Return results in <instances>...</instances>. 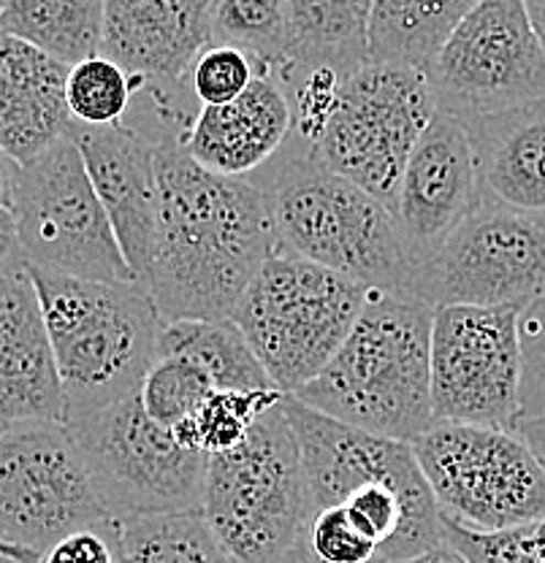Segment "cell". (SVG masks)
I'll return each mask as SVG.
<instances>
[{"instance_id": "1", "label": "cell", "mask_w": 545, "mask_h": 563, "mask_svg": "<svg viewBox=\"0 0 545 563\" xmlns=\"http://www.w3.org/2000/svg\"><path fill=\"white\" fill-rule=\"evenodd\" d=\"M157 225L146 292L163 322L228 320L277 250L261 185L198 166L179 133L155 139Z\"/></svg>"}, {"instance_id": "2", "label": "cell", "mask_w": 545, "mask_h": 563, "mask_svg": "<svg viewBox=\"0 0 545 563\" xmlns=\"http://www.w3.org/2000/svg\"><path fill=\"white\" fill-rule=\"evenodd\" d=\"M283 87L293 106L291 141L394 209L404 166L437 114L424 70L369 60L348 79L307 74Z\"/></svg>"}, {"instance_id": "3", "label": "cell", "mask_w": 545, "mask_h": 563, "mask_svg": "<svg viewBox=\"0 0 545 563\" xmlns=\"http://www.w3.org/2000/svg\"><path fill=\"white\" fill-rule=\"evenodd\" d=\"M435 307L413 292H369L353 331L293 398L374 437L413 444L432 412Z\"/></svg>"}, {"instance_id": "4", "label": "cell", "mask_w": 545, "mask_h": 563, "mask_svg": "<svg viewBox=\"0 0 545 563\" xmlns=\"http://www.w3.org/2000/svg\"><path fill=\"white\" fill-rule=\"evenodd\" d=\"M263 187L277 250L331 268L369 292H410L413 261L385 203L328 172L288 139L250 176Z\"/></svg>"}, {"instance_id": "5", "label": "cell", "mask_w": 545, "mask_h": 563, "mask_svg": "<svg viewBox=\"0 0 545 563\" xmlns=\"http://www.w3.org/2000/svg\"><path fill=\"white\" fill-rule=\"evenodd\" d=\"M66 396L63 420L137 396L157 357L163 317L137 282H92L28 266Z\"/></svg>"}, {"instance_id": "6", "label": "cell", "mask_w": 545, "mask_h": 563, "mask_svg": "<svg viewBox=\"0 0 545 563\" xmlns=\"http://www.w3.org/2000/svg\"><path fill=\"white\" fill-rule=\"evenodd\" d=\"M369 290L331 268L274 250L239 298L231 320L283 396L313 383L342 347Z\"/></svg>"}, {"instance_id": "7", "label": "cell", "mask_w": 545, "mask_h": 563, "mask_svg": "<svg viewBox=\"0 0 545 563\" xmlns=\"http://www.w3.org/2000/svg\"><path fill=\"white\" fill-rule=\"evenodd\" d=\"M304 483L283 401L239 448L207 457L201 515L233 563H280L302 523Z\"/></svg>"}, {"instance_id": "8", "label": "cell", "mask_w": 545, "mask_h": 563, "mask_svg": "<svg viewBox=\"0 0 545 563\" xmlns=\"http://www.w3.org/2000/svg\"><path fill=\"white\" fill-rule=\"evenodd\" d=\"M115 520L201 512L207 455L193 453L131 398L63 420Z\"/></svg>"}, {"instance_id": "9", "label": "cell", "mask_w": 545, "mask_h": 563, "mask_svg": "<svg viewBox=\"0 0 545 563\" xmlns=\"http://www.w3.org/2000/svg\"><path fill=\"white\" fill-rule=\"evenodd\" d=\"M413 453L443 518L480 533L545 520V468L515 431L435 422Z\"/></svg>"}, {"instance_id": "10", "label": "cell", "mask_w": 545, "mask_h": 563, "mask_svg": "<svg viewBox=\"0 0 545 563\" xmlns=\"http://www.w3.org/2000/svg\"><path fill=\"white\" fill-rule=\"evenodd\" d=\"M11 211L25 266L76 279L133 282L72 136L22 163Z\"/></svg>"}, {"instance_id": "11", "label": "cell", "mask_w": 545, "mask_h": 563, "mask_svg": "<svg viewBox=\"0 0 545 563\" xmlns=\"http://www.w3.org/2000/svg\"><path fill=\"white\" fill-rule=\"evenodd\" d=\"M115 520L61 420L0 431V542L41 555L79 528Z\"/></svg>"}, {"instance_id": "12", "label": "cell", "mask_w": 545, "mask_h": 563, "mask_svg": "<svg viewBox=\"0 0 545 563\" xmlns=\"http://www.w3.org/2000/svg\"><path fill=\"white\" fill-rule=\"evenodd\" d=\"M429 307L526 309L545 296V222L480 198L410 279Z\"/></svg>"}, {"instance_id": "13", "label": "cell", "mask_w": 545, "mask_h": 563, "mask_svg": "<svg viewBox=\"0 0 545 563\" xmlns=\"http://www.w3.org/2000/svg\"><path fill=\"white\" fill-rule=\"evenodd\" d=\"M437 111L461 122L545 98V52L524 0H480L424 68Z\"/></svg>"}, {"instance_id": "14", "label": "cell", "mask_w": 545, "mask_h": 563, "mask_svg": "<svg viewBox=\"0 0 545 563\" xmlns=\"http://www.w3.org/2000/svg\"><path fill=\"white\" fill-rule=\"evenodd\" d=\"M513 307H439L432 320L435 422L513 431L521 418V339Z\"/></svg>"}, {"instance_id": "15", "label": "cell", "mask_w": 545, "mask_h": 563, "mask_svg": "<svg viewBox=\"0 0 545 563\" xmlns=\"http://www.w3.org/2000/svg\"><path fill=\"white\" fill-rule=\"evenodd\" d=\"M478 203L480 185L470 133L465 122L437 111L404 166L391 209L413 272L435 255Z\"/></svg>"}, {"instance_id": "16", "label": "cell", "mask_w": 545, "mask_h": 563, "mask_svg": "<svg viewBox=\"0 0 545 563\" xmlns=\"http://www.w3.org/2000/svg\"><path fill=\"white\" fill-rule=\"evenodd\" d=\"M68 136L76 141L115 228L117 244L131 266L133 282L146 290L157 225V172L155 139L126 125L87 128L72 125Z\"/></svg>"}, {"instance_id": "17", "label": "cell", "mask_w": 545, "mask_h": 563, "mask_svg": "<svg viewBox=\"0 0 545 563\" xmlns=\"http://www.w3.org/2000/svg\"><path fill=\"white\" fill-rule=\"evenodd\" d=\"M207 46L209 0H107L103 49L142 90L166 96L190 76Z\"/></svg>"}, {"instance_id": "18", "label": "cell", "mask_w": 545, "mask_h": 563, "mask_svg": "<svg viewBox=\"0 0 545 563\" xmlns=\"http://www.w3.org/2000/svg\"><path fill=\"white\" fill-rule=\"evenodd\" d=\"M61 374L36 285L25 268L0 274V426L61 420Z\"/></svg>"}, {"instance_id": "19", "label": "cell", "mask_w": 545, "mask_h": 563, "mask_svg": "<svg viewBox=\"0 0 545 563\" xmlns=\"http://www.w3.org/2000/svg\"><path fill=\"white\" fill-rule=\"evenodd\" d=\"M291 133L288 92L274 76L258 74L237 101L201 106L179 131V141L207 172L250 179L280 155Z\"/></svg>"}, {"instance_id": "20", "label": "cell", "mask_w": 545, "mask_h": 563, "mask_svg": "<svg viewBox=\"0 0 545 563\" xmlns=\"http://www.w3.org/2000/svg\"><path fill=\"white\" fill-rule=\"evenodd\" d=\"M68 66L0 31V150L22 163L68 136Z\"/></svg>"}, {"instance_id": "21", "label": "cell", "mask_w": 545, "mask_h": 563, "mask_svg": "<svg viewBox=\"0 0 545 563\" xmlns=\"http://www.w3.org/2000/svg\"><path fill=\"white\" fill-rule=\"evenodd\" d=\"M480 198L545 222V98L465 122Z\"/></svg>"}, {"instance_id": "22", "label": "cell", "mask_w": 545, "mask_h": 563, "mask_svg": "<svg viewBox=\"0 0 545 563\" xmlns=\"http://www.w3.org/2000/svg\"><path fill=\"white\" fill-rule=\"evenodd\" d=\"M372 0H288L285 66L269 74L285 85L307 74H350L372 60L369 55Z\"/></svg>"}, {"instance_id": "23", "label": "cell", "mask_w": 545, "mask_h": 563, "mask_svg": "<svg viewBox=\"0 0 545 563\" xmlns=\"http://www.w3.org/2000/svg\"><path fill=\"white\" fill-rule=\"evenodd\" d=\"M480 0H372L369 55L424 70Z\"/></svg>"}, {"instance_id": "24", "label": "cell", "mask_w": 545, "mask_h": 563, "mask_svg": "<svg viewBox=\"0 0 545 563\" xmlns=\"http://www.w3.org/2000/svg\"><path fill=\"white\" fill-rule=\"evenodd\" d=\"M103 3L107 0H6L0 31L72 68L101 55Z\"/></svg>"}, {"instance_id": "25", "label": "cell", "mask_w": 545, "mask_h": 563, "mask_svg": "<svg viewBox=\"0 0 545 563\" xmlns=\"http://www.w3.org/2000/svg\"><path fill=\"white\" fill-rule=\"evenodd\" d=\"M157 355L187 357L209 374L218 390H277L231 317L163 322Z\"/></svg>"}, {"instance_id": "26", "label": "cell", "mask_w": 545, "mask_h": 563, "mask_svg": "<svg viewBox=\"0 0 545 563\" xmlns=\"http://www.w3.org/2000/svg\"><path fill=\"white\" fill-rule=\"evenodd\" d=\"M122 563H233L201 512L120 520Z\"/></svg>"}, {"instance_id": "27", "label": "cell", "mask_w": 545, "mask_h": 563, "mask_svg": "<svg viewBox=\"0 0 545 563\" xmlns=\"http://www.w3.org/2000/svg\"><path fill=\"white\" fill-rule=\"evenodd\" d=\"M212 44L242 49L261 74H277L288 49V0H209Z\"/></svg>"}, {"instance_id": "28", "label": "cell", "mask_w": 545, "mask_h": 563, "mask_svg": "<svg viewBox=\"0 0 545 563\" xmlns=\"http://www.w3.org/2000/svg\"><path fill=\"white\" fill-rule=\"evenodd\" d=\"M277 390H215L193 418L172 428L187 450L220 455L239 448L269 409L283 401Z\"/></svg>"}, {"instance_id": "29", "label": "cell", "mask_w": 545, "mask_h": 563, "mask_svg": "<svg viewBox=\"0 0 545 563\" xmlns=\"http://www.w3.org/2000/svg\"><path fill=\"white\" fill-rule=\"evenodd\" d=\"M139 90H142V85L133 76H128L115 60L96 55L68 68V114L76 125H120Z\"/></svg>"}, {"instance_id": "30", "label": "cell", "mask_w": 545, "mask_h": 563, "mask_svg": "<svg viewBox=\"0 0 545 563\" xmlns=\"http://www.w3.org/2000/svg\"><path fill=\"white\" fill-rule=\"evenodd\" d=\"M215 390L218 387L209 374L193 361L157 355L139 387V401L152 420L166 428H177L179 422L193 418Z\"/></svg>"}, {"instance_id": "31", "label": "cell", "mask_w": 545, "mask_h": 563, "mask_svg": "<svg viewBox=\"0 0 545 563\" xmlns=\"http://www.w3.org/2000/svg\"><path fill=\"white\" fill-rule=\"evenodd\" d=\"M443 531L470 563H545V520L480 533L443 518Z\"/></svg>"}, {"instance_id": "32", "label": "cell", "mask_w": 545, "mask_h": 563, "mask_svg": "<svg viewBox=\"0 0 545 563\" xmlns=\"http://www.w3.org/2000/svg\"><path fill=\"white\" fill-rule=\"evenodd\" d=\"M261 74L255 60L233 46L212 44L198 55L190 68V90L201 106H226L237 101L250 81Z\"/></svg>"}, {"instance_id": "33", "label": "cell", "mask_w": 545, "mask_h": 563, "mask_svg": "<svg viewBox=\"0 0 545 563\" xmlns=\"http://www.w3.org/2000/svg\"><path fill=\"white\" fill-rule=\"evenodd\" d=\"M521 418H537L545 412V296L521 309Z\"/></svg>"}, {"instance_id": "34", "label": "cell", "mask_w": 545, "mask_h": 563, "mask_svg": "<svg viewBox=\"0 0 545 563\" xmlns=\"http://www.w3.org/2000/svg\"><path fill=\"white\" fill-rule=\"evenodd\" d=\"M39 563H122L120 520L87 526L46 548Z\"/></svg>"}, {"instance_id": "35", "label": "cell", "mask_w": 545, "mask_h": 563, "mask_svg": "<svg viewBox=\"0 0 545 563\" xmlns=\"http://www.w3.org/2000/svg\"><path fill=\"white\" fill-rule=\"evenodd\" d=\"M17 268H25L17 217L9 207H0V274L17 272Z\"/></svg>"}, {"instance_id": "36", "label": "cell", "mask_w": 545, "mask_h": 563, "mask_svg": "<svg viewBox=\"0 0 545 563\" xmlns=\"http://www.w3.org/2000/svg\"><path fill=\"white\" fill-rule=\"evenodd\" d=\"M513 431L519 433L526 444H530V450L535 453L537 461H541V466L545 468V412L537 415V418L519 420L515 422Z\"/></svg>"}, {"instance_id": "37", "label": "cell", "mask_w": 545, "mask_h": 563, "mask_svg": "<svg viewBox=\"0 0 545 563\" xmlns=\"http://www.w3.org/2000/svg\"><path fill=\"white\" fill-rule=\"evenodd\" d=\"M17 174H20V163L11 161V157L0 150V207H14Z\"/></svg>"}, {"instance_id": "38", "label": "cell", "mask_w": 545, "mask_h": 563, "mask_svg": "<svg viewBox=\"0 0 545 563\" xmlns=\"http://www.w3.org/2000/svg\"><path fill=\"white\" fill-rule=\"evenodd\" d=\"M394 563H470V561H467L465 555H461L459 550H456L454 544L448 542V539H443L437 548L426 550V553L413 555V559H402V561H394Z\"/></svg>"}, {"instance_id": "39", "label": "cell", "mask_w": 545, "mask_h": 563, "mask_svg": "<svg viewBox=\"0 0 545 563\" xmlns=\"http://www.w3.org/2000/svg\"><path fill=\"white\" fill-rule=\"evenodd\" d=\"M524 9L530 14L532 27H535L537 38H541L545 52V0H524Z\"/></svg>"}, {"instance_id": "40", "label": "cell", "mask_w": 545, "mask_h": 563, "mask_svg": "<svg viewBox=\"0 0 545 563\" xmlns=\"http://www.w3.org/2000/svg\"><path fill=\"white\" fill-rule=\"evenodd\" d=\"M0 550H11V553H20V555H25V559H31V561L39 563V555L36 553H28V550H22V548H11V544L0 542Z\"/></svg>"}, {"instance_id": "41", "label": "cell", "mask_w": 545, "mask_h": 563, "mask_svg": "<svg viewBox=\"0 0 545 563\" xmlns=\"http://www.w3.org/2000/svg\"><path fill=\"white\" fill-rule=\"evenodd\" d=\"M3 9H6V0H0V14H3Z\"/></svg>"}, {"instance_id": "42", "label": "cell", "mask_w": 545, "mask_h": 563, "mask_svg": "<svg viewBox=\"0 0 545 563\" xmlns=\"http://www.w3.org/2000/svg\"><path fill=\"white\" fill-rule=\"evenodd\" d=\"M0 431H3V426H0Z\"/></svg>"}]
</instances>
